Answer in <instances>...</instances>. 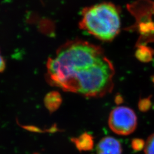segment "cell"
I'll list each match as a JSON object with an SVG mask.
<instances>
[{"label":"cell","mask_w":154,"mask_h":154,"mask_svg":"<svg viewBox=\"0 0 154 154\" xmlns=\"http://www.w3.org/2000/svg\"><path fill=\"white\" fill-rule=\"evenodd\" d=\"M145 143L142 139H134L132 140L131 146L135 151H140L144 147Z\"/></svg>","instance_id":"ba28073f"},{"label":"cell","mask_w":154,"mask_h":154,"mask_svg":"<svg viewBox=\"0 0 154 154\" xmlns=\"http://www.w3.org/2000/svg\"><path fill=\"white\" fill-rule=\"evenodd\" d=\"M144 154H154V134L149 137L144 144Z\"/></svg>","instance_id":"52a82bcc"},{"label":"cell","mask_w":154,"mask_h":154,"mask_svg":"<svg viewBox=\"0 0 154 154\" xmlns=\"http://www.w3.org/2000/svg\"><path fill=\"white\" fill-rule=\"evenodd\" d=\"M108 123L112 132L125 136L135 130L138 119L131 109L126 106H118L111 111Z\"/></svg>","instance_id":"3957f363"},{"label":"cell","mask_w":154,"mask_h":154,"mask_svg":"<svg viewBox=\"0 0 154 154\" xmlns=\"http://www.w3.org/2000/svg\"><path fill=\"white\" fill-rule=\"evenodd\" d=\"M121 142L116 138L106 137L100 141L97 147V154H122Z\"/></svg>","instance_id":"277c9868"},{"label":"cell","mask_w":154,"mask_h":154,"mask_svg":"<svg viewBox=\"0 0 154 154\" xmlns=\"http://www.w3.org/2000/svg\"><path fill=\"white\" fill-rule=\"evenodd\" d=\"M80 28L94 37L111 41L120 32V10L111 2H102L85 8L82 12Z\"/></svg>","instance_id":"7a4b0ae2"},{"label":"cell","mask_w":154,"mask_h":154,"mask_svg":"<svg viewBox=\"0 0 154 154\" xmlns=\"http://www.w3.org/2000/svg\"><path fill=\"white\" fill-rule=\"evenodd\" d=\"M46 79L50 85L85 98H100L114 88L115 69L100 46L74 39L59 48L49 58Z\"/></svg>","instance_id":"6da1fadb"},{"label":"cell","mask_w":154,"mask_h":154,"mask_svg":"<svg viewBox=\"0 0 154 154\" xmlns=\"http://www.w3.org/2000/svg\"><path fill=\"white\" fill-rule=\"evenodd\" d=\"M153 14H154V2L153 3ZM153 26H154V21L153 22Z\"/></svg>","instance_id":"7c38bea8"},{"label":"cell","mask_w":154,"mask_h":154,"mask_svg":"<svg viewBox=\"0 0 154 154\" xmlns=\"http://www.w3.org/2000/svg\"><path fill=\"white\" fill-rule=\"evenodd\" d=\"M122 102V97L121 96H117L116 98V103H121Z\"/></svg>","instance_id":"8fae6325"},{"label":"cell","mask_w":154,"mask_h":154,"mask_svg":"<svg viewBox=\"0 0 154 154\" xmlns=\"http://www.w3.org/2000/svg\"><path fill=\"white\" fill-rule=\"evenodd\" d=\"M149 99H144L141 100L139 103V108L142 111H145L149 109Z\"/></svg>","instance_id":"9c48e42d"},{"label":"cell","mask_w":154,"mask_h":154,"mask_svg":"<svg viewBox=\"0 0 154 154\" xmlns=\"http://www.w3.org/2000/svg\"><path fill=\"white\" fill-rule=\"evenodd\" d=\"M71 140L80 152L88 151L93 148V137L87 132L83 133L77 138H72Z\"/></svg>","instance_id":"5b68a950"},{"label":"cell","mask_w":154,"mask_h":154,"mask_svg":"<svg viewBox=\"0 0 154 154\" xmlns=\"http://www.w3.org/2000/svg\"><path fill=\"white\" fill-rule=\"evenodd\" d=\"M44 105L50 113H53L61 106L62 98L61 94L56 91H51L45 96Z\"/></svg>","instance_id":"8992f818"},{"label":"cell","mask_w":154,"mask_h":154,"mask_svg":"<svg viewBox=\"0 0 154 154\" xmlns=\"http://www.w3.org/2000/svg\"><path fill=\"white\" fill-rule=\"evenodd\" d=\"M6 63L5 60H4L0 53V72H2L5 69Z\"/></svg>","instance_id":"30bf717a"}]
</instances>
